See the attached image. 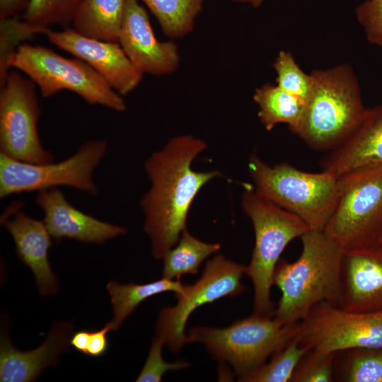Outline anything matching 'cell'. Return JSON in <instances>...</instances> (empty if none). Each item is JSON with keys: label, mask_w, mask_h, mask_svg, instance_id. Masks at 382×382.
Here are the masks:
<instances>
[{"label": "cell", "mask_w": 382, "mask_h": 382, "mask_svg": "<svg viewBox=\"0 0 382 382\" xmlns=\"http://www.w3.org/2000/svg\"><path fill=\"white\" fill-rule=\"evenodd\" d=\"M207 145L191 135L169 140L144 163L151 185L140 202L144 229L151 243L153 256L163 259L186 228L191 204L200 189L221 176L218 170L195 171L194 159Z\"/></svg>", "instance_id": "obj_1"}, {"label": "cell", "mask_w": 382, "mask_h": 382, "mask_svg": "<svg viewBox=\"0 0 382 382\" xmlns=\"http://www.w3.org/2000/svg\"><path fill=\"white\" fill-rule=\"evenodd\" d=\"M302 250L294 262L279 260L273 284L281 291L274 317L284 324L300 322L320 302L339 306L344 250L323 231L301 237Z\"/></svg>", "instance_id": "obj_2"}, {"label": "cell", "mask_w": 382, "mask_h": 382, "mask_svg": "<svg viewBox=\"0 0 382 382\" xmlns=\"http://www.w3.org/2000/svg\"><path fill=\"white\" fill-rule=\"evenodd\" d=\"M311 74V92L291 131L313 149H332L356 128L366 108L349 65L316 70Z\"/></svg>", "instance_id": "obj_3"}, {"label": "cell", "mask_w": 382, "mask_h": 382, "mask_svg": "<svg viewBox=\"0 0 382 382\" xmlns=\"http://www.w3.org/2000/svg\"><path fill=\"white\" fill-rule=\"evenodd\" d=\"M248 170L258 195L296 215L310 229L323 231L337 202L338 177L303 171L287 162L270 166L255 153Z\"/></svg>", "instance_id": "obj_4"}, {"label": "cell", "mask_w": 382, "mask_h": 382, "mask_svg": "<svg viewBox=\"0 0 382 382\" xmlns=\"http://www.w3.org/2000/svg\"><path fill=\"white\" fill-rule=\"evenodd\" d=\"M243 185L242 207L255 232V245L246 270L253 285L254 313L273 316L271 288L280 255L292 240L310 228L296 215L258 195L251 185Z\"/></svg>", "instance_id": "obj_5"}, {"label": "cell", "mask_w": 382, "mask_h": 382, "mask_svg": "<svg viewBox=\"0 0 382 382\" xmlns=\"http://www.w3.org/2000/svg\"><path fill=\"white\" fill-rule=\"evenodd\" d=\"M299 331L300 322L284 324L274 316L253 313L226 328H191L187 341L204 345L215 359L228 363L238 379L262 366Z\"/></svg>", "instance_id": "obj_6"}, {"label": "cell", "mask_w": 382, "mask_h": 382, "mask_svg": "<svg viewBox=\"0 0 382 382\" xmlns=\"http://www.w3.org/2000/svg\"><path fill=\"white\" fill-rule=\"evenodd\" d=\"M6 67L8 71L13 67L23 72L37 86L44 97L67 90L89 104L100 105L119 112L126 110L121 95L76 57L66 58L45 47L23 42L8 57Z\"/></svg>", "instance_id": "obj_7"}, {"label": "cell", "mask_w": 382, "mask_h": 382, "mask_svg": "<svg viewBox=\"0 0 382 382\" xmlns=\"http://www.w3.org/2000/svg\"><path fill=\"white\" fill-rule=\"evenodd\" d=\"M339 195L324 233L344 251L375 243L382 229V166L338 177Z\"/></svg>", "instance_id": "obj_8"}, {"label": "cell", "mask_w": 382, "mask_h": 382, "mask_svg": "<svg viewBox=\"0 0 382 382\" xmlns=\"http://www.w3.org/2000/svg\"><path fill=\"white\" fill-rule=\"evenodd\" d=\"M108 150L105 140L86 141L59 163H29L0 154V197L13 194L68 186L91 195L98 188L93 171Z\"/></svg>", "instance_id": "obj_9"}, {"label": "cell", "mask_w": 382, "mask_h": 382, "mask_svg": "<svg viewBox=\"0 0 382 382\" xmlns=\"http://www.w3.org/2000/svg\"><path fill=\"white\" fill-rule=\"evenodd\" d=\"M247 266L216 255L205 265L201 277L178 296L173 306L161 309L156 326V336L173 352H179L187 343L185 325L191 313L201 306L226 296L243 294L245 287L241 282Z\"/></svg>", "instance_id": "obj_10"}, {"label": "cell", "mask_w": 382, "mask_h": 382, "mask_svg": "<svg viewBox=\"0 0 382 382\" xmlns=\"http://www.w3.org/2000/svg\"><path fill=\"white\" fill-rule=\"evenodd\" d=\"M34 82L17 71L9 72L0 92V154L29 163L54 161L38 133L41 112Z\"/></svg>", "instance_id": "obj_11"}, {"label": "cell", "mask_w": 382, "mask_h": 382, "mask_svg": "<svg viewBox=\"0 0 382 382\" xmlns=\"http://www.w3.org/2000/svg\"><path fill=\"white\" fill-rule=\"evenodd\" d=\"M300 342L320 353L382 347V311L354 312L328 302L311 308L300 321Z\"/></svg>", "instance_id": "obj_12"}, {"label": "cell", "mask_w": 382, "mask_h": 382, "mask_svg": "<svg viewBox=\"0 0 382 382\" xmlns=\"http://www.w3.org/2000/svg\"><path fill=\"white\" fill-rule=\"evenodd\" d=\"M45 34L50 43L85 62L120 95L132 92L142 79L119 42L90 38L69 27Z\"/></svg>", "instance_id": "obj_13"}, {"label": "cell", "mask_w": 382, "mask_h": 382, "mask_svg": "<svg viewBox=\"0 0 382 382\" xmlns=\"http://www.w3.org/2000/svg\"><path fill=\"white\" fill-rule=\"evenodd\" d=\"M118 42L142 74L166 75L179 66L176 45L157 40L147 13L138 0H127Z\"/></svg>", "instance_id": "obj_14"}, {"label": "cell", "mask_w": 382, "mask_h": 382, "mask_svg": "<svg viewBox=\"0 0 382 382\" xmlns=\"http://www.w3.org/2000/svg\"><path fill=\"white\" fill-rule=\"evenodd\" d=\"M338 306L354 312L382 311V243L344 252Z\"/></svg>", "instance_id": "obj_15"}, {"label": "cell", "mask_w": 382, "mask_h": 382, "mask_svg": "<svg viewBox=\"0 0 382 382\" xmlns=\"http://www.w3.org/2000/svg\"><path fill=\"white\" fill-rule=\"evenodd\" d=\"M36 204L42 209L44 223L52 238L102 244L127 233L126 228L99 220L72 206L57 187L37 192Z\"/></svg>", "instance_id": "obj_16"}, {"label": "cell", "mask_w": 382, "mask_h": 382, "mask_svg": "<svg viewBox=\"0 0 382 382\" xmlns=\"http://www.w3.org/2000/svg\"><path fill=\"white\" fill-rule=\"evenodd\" d=\"M332 150L320 164L337 177L382 166V105L366 109L356 128Z\"/></svg>", "instance_id": "obj_17"}, {"label": "cell", "mask_w": 382, "mask_h": 382, "mask_svg": "<svg viewBox=\"0 0 382 382\" xmlns=\"http://www.w3.org/2000/svg\"><path fill=\"white\" fill-rule=\"evenodd\" d=\"M73 327L55 323L44 342L30 351L17 349L8 335H1L0 344V381L30 382L37 379L48 367L59 363L58 357L71 346Z\"/></svg>", "instance_id": "obj_18"}, {"label": "cell", "mask_w": 382, "mask_h": 382, "mask_svg": "<svg viewBox=\"0 0 382 382\" xmlns=\"http://www.w3.org/2000/svg\"><path fill=\"white\" fill-rule=\"evenodd\" d=\"M1 223L13 239L18 257L33 272L40 294H56L58 279L48 257L52 236L44 221L16 212L11 219L1 220Z\"/></svg>", "instance_id": "obj_19"}, {"label": "cell", "mask_w": 382, "mask_h": 382, "mask_svg": "<svg viewBox=\"0 0 382 382\" xmlns=\"http://www.w3.org/2000/svg\"><path fill=\"white\" fill-rule=\"evenodd\" d=\"M127 0H82L71 23L79 34L118 42Z\"/></svg>", "instance_id": "obj_20"}, {"label": "cell", "mask_w": 382, "mask_h": 382, "mask_svg": "<svg viewBox=\"0 0 382 382\" xmlns=\"http://www.w3.org/2000/svg\"><path fill=\"white\" fill-rule=\"evenodd\" d=\"M185 285L179 279L165 278L143 284L132 282L121 284L110 282L106 289L113 311V318L109 322L112 330L119 329L124 320L146 299L166 291H173L178 296L185 291Z\"/></svg>", "instance_id": "obj_21"}, {"label": "cell", "mask_w": 382, "mask_h": 382, "mask_svg": "<svg viewBox=\"0 0 382 382\" xmlns=\"http://www.w3.org/2000/svg\"><path fill=\"white\" fill-rule=\"evenodd\" d=\"M253 100L258 106L257 116L267 131L281 123L291 130L299 122L304 105L300 98L269 83L255 89Z\"/></svg>", "instance_id": "obj_22"}, {"label": "cell", "mask_w": 382, "mask_h": 382, "mask_svg": "<svg viewBox=\"0 0 382 382\" xmlns=\"http://www.w3.org/2000/svg\"><path fill=\"white\" fill-rule=\"evenodd\" d=\"M220 248L219 243L200 241L185 228L163 258L162 278L179 279L184 274H197L202 262Z\"/></svg>", "instance_id": "obj_23"}, {"label": "cell", "mask_w": 382, "mask_h": 382, "mask_svg": "<svg viewBox=\"0 0 382 382\" xmlns=\"http://www.w3.org/2000/svg\"><path fill=\"white\" fill-rule=\"evenodd\" d=\"M156 17L163 33L180 38L190 33L202 11L204 0H138Z\"/></svg>", "instance_id": "obj_24"}, {"label": "cell", "mask_w": 382, "mask_h": 382, "mask_svg": "<svg viewBox=\"0 0 382 382\" xmlns=\"http://www.w3.org/2000/svg\"><path fill=\"white\" fill-rule=\"evenodd\" d=\"M310 350L300 342L299 333L286 346L253 372L238 378L241 382H291L302 357Z\"/></svg>", "instance_id": "obj_25"}, {"label": "cell", "mask_w": 382, "mask_h": 382, "mask_svg": "<svg viewBox=\"0 0 382 382\" xmlns=\"http://www.w3.org/2000/svg\"><path fill=\"white\" fill-rule=\"evenodd\" d=\"M82 0H28L23 20L36 34L46 33L52 25L68 28Z\"/></svg>", "instance_id": "obj_26"}, {"label": "cell", "mask_w": 382, "mask_h": 382, "mask_svg": "<svg viewBox=\"0 0 382 382\" xmlns=\"http://www.w3.org/2000/svg\"><path fill=\"white\" fill-rule=\"evenodd\" d=\"M342 352L340 381L382 382V347L354 348Z\"/></svg>", "instance_id": "obj_27"}, {"label": "cell", "mask_w": 382, "mask_h": 382, "mask_svg": "<svg viewBox=\"0 0 382 382\" xmlns=\"http://www.w3.org/2000/svg\"><path fill=\"white\" fill-rule=\"evenodd\" d=\"M273 67L277 74V86L296 96L304 103L312 87L311 74H306L289 52L282 50L276 57Z\"/></svg>", "instance_id": "obj_28"}, {"label": "cell", "mask_w": 382, "mask_h": 382, "mask_svg": "<svg viewBox=\"0 0 382 382\" xmlns=\"http://www.w3.org/2000/svg\"><path fill=\"white\" fill-rule=\"evenodd\" d=\"M337 353L309 350L301 359L291 382H332L335 381Z\"/></svg>", "instance_id": "obj_29"}, {"label": "cell", "mask_w": 382, "mask_h": 382, "mask_svg": "<svg viewBox=\"0 0 382 382\" xmlns=\"http://www.w3.org/2000/svg\"><path fill=\"white\" fill-rule=\"evenodd\" d=\"M163 345V342L155 336L152 340L146 362L136 381L160 382L167 371L183 369L190 366V363L185 360H178L174 362L166 361L162 355Z\"/></svg>", "instance_id": "obj_30"}, {"label": "cell", "mask_w": 382, "mask_h": 382, "mask_svg": "<svg viewBox=\"0 0 382 382\" xmlns=\"http://www.w3.org/2000/svg\"><path fill=\"white\" fill-rule=\"evenodd\" d=\"M355 15L367 40L382 46V0L364 1L356 8Z\"/></svg>", "instance_id": "obj_31"}, {"label": "cell", "mask_w": 382, "mask_h": 382, "mask_svg": "<svg viewBox=\"0 0 382 382\" xmlns=\"http://www.w3.org/2000/svg\"><path fill=\"white\" fill-rule=\"evenodd\" d=\"M110 330L111 326L108 323L100 330L89 331L86 355L99 357L105 354L109 346L108 333Z\"/></svg>", "instance_id": "obj_32"}, {"label": "cell", "mask_w": 382, "mask_h": 382, "mask_svg": "<svg viewBox=\"0 0 382 382\" xmlns=\"http://www.w3.org/2000/svg\"><path fill=\"white\" fill-rule=\"evenodd\" d=\"M28 0H0V20L14 17L25 9Z\"/></svg>", "instance_id": "obj_33"}, {"label": "cell", "mask_w": 382, "mask_h": 382, "mask_svg": "<svg viewBox=\"0 0 382 382\" xmlns=\"http://www.w3.org/2000/svg\"><path fill=\"white\" fill-rule=\"evenodd\" d=\"M89 331L79 330L72 335L70 344L78 352L86 354Z\"/></svg>", "instance_id": "obj_34"}, {"label": "cell", "mask_w": 382, "mask_h": 382, "mask_svg": "<svg viewBox=\"0 0 382 382\" xmlns=\"http://www.w3.org/2000/svg\"><path fill=\"white\" fill-rule=\"evenodd\" d=\"M236 2L247 3L251 4L254 7H259L265 0H232Z\"/></svg>", "instance_id": "obj_35"}, {"label": "cell", "mask_w": 382, "mask_h": 382, "mask_svg": "<svg viewBox=\"0 0 382 382\" xmlns=\"http://www.w3.org/2000/svg\"><path fill=\"white\" fill-rule=\"evenodd\" d=\"M376 243H382V229H381V232L379 233V236H378Z\"/></svg>", "instance_id": "obj_36"}]
</instances>
